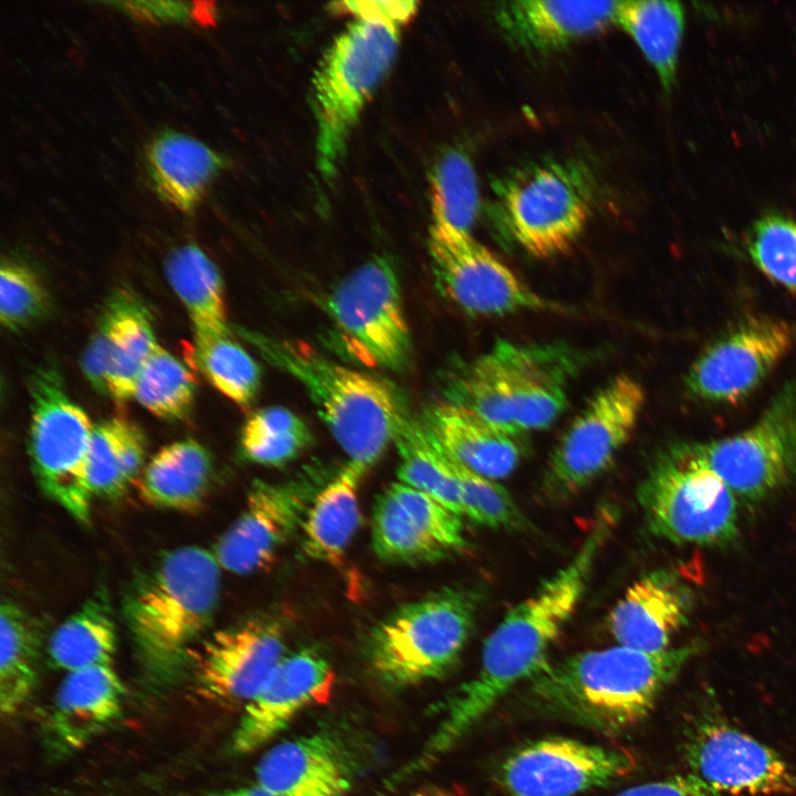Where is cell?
<instances>
[{"mask_svg":"<svg viewBox=\"0 0 796 796\" xmlns=\"http://www.w3.org/2000/svg\"><path fill=\"white\" fill-rule=\"evenodd\" d=\"M610 522L603 514L570 563L512 608L489 636L478 673L439 708L441 719L415 760L419 768L447 754L513 687L548 663V651L582 599Z\"/></svg>","mask_w":796,"mask_h":796,"instance_id":"obj_1","label":"cell"},{"mask_svg":"<svg viewBox=\"0 0 796 796\" xmlns=\"http://www.w3.org/2000/svg\"><path fill=\"white\" fill-rule=\"evenodd\" d=\"M699 643L643 652L622 646L547 663L530 681L538 710L614 734L645 720L666 688L700 650Z\"/></svg>","mask_w":796,"mask_h":796,"instance_id":"obj_2","label":"cell"},{"mask_svg":"<svg viewBox=\"0 0 796 796\" xmlns=\"http://www.w3.org/2000/svg\"><path fill=\"white\" fill-rule=\"evenodd\" d=\"M221 567L211 549L172 548L127 584L122 615L138 661L159 681L176 678L217 612Z\"/></svg>","mask_w":796,"mask_h":796,"instance_id":"obj_3","label":"cell"},{"mask_svg":"<svg viewBox=\"0 0 796 796\" xmlns=\"http://www.w3.org/2000/svg\"><path fill=\"white\" fill-rule=\"evenodd\" d=\"M243 336L302 385L349 463L366 471L379 460L406 409L386 381L335 363L303 342L250 331Z\"/></svg>","mask_w":796,"mask_h":796,"instance_id":"obj_4","label":"cell"},{"mask_svg":"<svg viewBox=\"0 0 796 796\" xmlns=\"http://www.w3.org/2000/svg\"><path fill=\"white\" fill-rule=\"evenodd\" d=\"M492 190L490 214L498 229L541 259L568 250L591 214L593 179L576 160L524 164L498 177Z\"/></svg>","mask_w":796,"mask_h":796,"instance_id":"obj_5","label":"cell"},{"mask_svg":"<svg viewBox=\"0 0 796 796\" xmlns=\"http://www.w3.org/2000/svg\"><path fill=\"white\" fill-rule=\"evenodd\" d=\"M476 604L475 594L447 588L390 612L367 638L366 657L375 677L390 689L443 677L468 641Z\"/></svg>","mask_w":796,"mask_h":796,"instance_id":"obj_6","label":"cell"},{"mask_svg":"<svg viewBox=\"0 0 796 796\" xmlns=\"http://www.w3.org/2000/svg\"><path fill=\"white\" fill-rule=\"evenodd\" d=\"M650 531L671 543L724 546L739 535V499L691 443L664 450L637 491Z\"/></svg>","mask_w":796,"mask_h":796,"instance_id":"obj_7","label":"cell"},{"mask_svg":"<svg viewBox=\"0 0 796 796\" xmlns=\"http://www.w3.org/2000/svg\"><path fill=\"white\" fill-rule=\"evenodd\" d=\"M398 27L357 20L328 48L313 78L317 163L335 176L349 134L397 54Z\"/></svg>","mask_w":796,"mask_h":796,"instance_id":"obj_8","label":"cell"},{"mask_svg":"<svg viewBox=\"0 0 796 796\" xmlns=\"http://www.w3.org/2000/svg\"><path fill=\"white\" fill-rule=\"evenodd\" d=\"M29 391V454L35 479L48 498L81 524H88L93 498L85 469L94 425L67 396L53 365L32 374Z\"/></svg>","mask_w":796,"mask_h":796,"instance_id":"obj_9","label":"cell"},{"mask_svg":"<svg viewBox=\"0 0 796 796\" xmlns=\"http://www.w3.org/2000/svg\"><path fill=\"white\" fill-rule=\"evenodd\" d=\"M682 756L691 774L723 795L796 796V769L730 723L714 699H704L685 724Z\"/></svg>","mask_w":796,"mask_h":796,"instance_id":"obj_10","label":"cell"},{"mask_svg":"<svg viewBox=\"0 0 796 796\" xmlns=\"http://www.w3.org/2000/svg\"><path fill=\"white\" fill-rule=\"evenodd\" d=\"M691 444L739 501L755 504L775 495L796 479V380L785 383L748 428Z\"/></svg>","mask_w":796,"mask_h":796,"instance_id":"obj_11","label":"cell"},{"mask_svg":"<svg viewBox=\"0 0 796 796\" xmlns=\"http://www.w3.org/2000/svg\"><path fill=\"white\" fill-rule=\"evenodd\" d=\"M328 312L356 359L395 371L407 367L411 336L398 275L387 258H374L345 276L328 297Z\"/></svg>","mask_w":796,"mask_h":796,"instance_id":"obj_12","label":"cell"},{"mask_svg":"<svg viewBox=\"0 0 796 796\" xmlns=\"http://www.w3.org/2000/svg\"><path fill=\"white\" fill-rule=\"evenodd\" d=\"M642 386L618 375L587 402L553 451L547 488L574 494L599 476L631 436L645 405Z\"/></svg>","mask_w":796,"mask_h":796,"instance_id":"obj_13","label":"cell"},{"mask_svg":"<svg viewBox=\"0 0 796 796\" xmlns=\"http://www.w3.org/2000/svg\"><path fill=\"white\" fill-rule=\"evenodd\" d=\"M795 342L796 328L784 320L740 321L698 355L685 374V387L702 401L735 404L767 378Z\"/></svg>","mask_w":796,"mask_h":796,"instance_id":"obj_14","label":"cell"},{"mask_svg":"<svg viewBox=\"0 0 796 796\" xmlns=\"http://www.w3.org/2000/svg\"><path fill=\"white\" fill-rule=\"evenodd\" d=\"M428 250L441 290L467 313L503 316L556 307L471 233L432 226Z\"/></svg>","mask_w":796,"mask_h":796,"instance_id":"obj_15","label":"cell"},{"mask_svg":"<svg viewBox=\"0 0 796 796\" xmlns=\"http://www.w3.org/2000/svg\"><path fill=\"white\" fill-rule=\"evenodd\" d=\"M635 768L636 758L625 748L551 736L510 754L498 779L510 796H574L611 784Z\"/></svg>","mask_w":796,"mask_h":796,"instance_id":"obj_16","label":"cell"},{"mask_svg":"<svg viewBox=\"0 0 796 796\" xmlns=\"http://www.w3.org/2000/svg\"><path fill=\"white\" fill-rule=\"evenodd\" d=\"M320 485L311 473L280 483L255 480L243 511L211 549L221 569L247 575L271 565L302 527Z\"/></svg>","mask_w":796,"mask_h":796,"instance_id":"obj_17","label":"cell"},{"mask_svg":"<svg viewBox=\"0 0 796 796\" xmlns=\"http://www.w3.org/2000/svg\"><path fill=\"white\" fill-rule=\"evenodd\" d=\"M285 656V628L259 617L207 636L192 661L198 692L222 706H243Z\"/></svg>","mask_w":796,"mask_h":796,"instance_id":"obj_18","label":"cell"},{"mask_svg":"<svg viewBox=\"0 0 796 796\" xmlns=\"http://www.w3.org/2000/svg\"><path fill=\"white\" fill-rule=\"evenodd\" d=\"M461 517L430 495L392 483L373 509L374 552L384 562L407 565L450 557L467 546Z\"/></svg>","mask_w":796,"mask_h":796,"instance_id":"obj_19","label":"cell"},{"mask_svg":"<svg viewBox=\"0 0 796 796\" xmlns=\"http://www.w3.org/2000/svg\"><path fill=\"white\" fill-rule=\"evenodd\" d=\"M335 672L317 650L302 648L285 654L258 693L244 705L231 747L249 754L269 743L303 710L332 695Z\"/></svg>","mask_w":796,"mask_h":796,"instance_id":"obj_20","label":"cell"},{"mask_svg":"<svg viewBox=\"0 0 796 796\" xmlns=\"http://www.w3.org/2000/svg\"><path fill=\"white\" fill-rule=\"evenodd\" d=\"M520 433L551 426L567 401V386L583 358L561 344L499 341L489 350Z\"/></svg>","mask_w":796,"mask_h":796,"instance_id":"obj_21","label":"cell"},{"mask_svg":"<svg viewBox=\"0 0 796 796\" xmlns=\"http://www.w3.org/2000/svg\"><path fill=\"white\" fill-rule=\"evenodd\" d=\"M157 345L150 314L127 290L106 300L81 367L91 386L116 402L134 397L137 378Z\"/></svg>","mask_w":796,"mask_h":796,"instance_id":"obj_22","label":"cell"},{"mask_svg":"<svg viewBox=\"0 0 796 796\" xmlns=\"http://www.w3.org/2000/svg\"><path fill=\"white\" fill-rule=\"evenodd\" d=\"M691 587L671 569L653 570L635 582L612 608L609 628L618 646L660 652L690 619Z\"/></svg>","mask_w":796,"mask_h":796,"instance_id":"obj_23","label":"cell"},{"mask_svg":"<svg viewBox=\"0 0 796 796\" xmlns=\"http://www.w3.org/2000/svg\"><path fill=\"white\" fill-rule=\"evenodd\" d=\"M255 778L273 796H346L353 771L341 742L315 733L271 747L260 758Z\"/></svg>","mask_w":796,"mask_h":796,"instance_id":"obj_24","label":"cell"},{"mask_svg":"<svg viewBox=\"0 0 796 796\" xmlns=\"http://www.w3.org/2000/svg\"><path fill=\"white\" fill-rule=\"evenodd\" d=\"M618 1H504L494 18L505 38L532 52H549L616 21Z\"/></svg>","mask_w":796,"mask_h":796,"instance_id":"obj_25","label":"cell"},{"mask_svg":"<svg viewBox=\"0 0 796 796\" xmlns=\"http://www.w3.org/2000/svg\"><path fill=\"white\" fill-rule=\"evenodd\" d=\"M125 687L113 664L67 672L57 688L51 731L65 750H77L121 715Z\"/></svg>","mask_w":796,"mask_h":796,"instance_id":"obj_26","label":"cell"},{"mask_svg":"<svg viewBox=\"0 0 796 796\" xmlns=\"http://www.w3.org/2000/svg\"><path fill=\"white\" fill-rule=\"evenodd\" d=\"M421 419L450 455L486 479L505 478L519 464L516 436L469 409L443 400L427 408Z\"/></svg>","mask_w":796,"mask_h":796,"instance_id":"obj_27","label":"cell"},{"mask_svg":"<svg viewBox=\"0 0 796 796\" xmlns=\"http://www.w3.org/2000/svg\"><path fill=\"white\" fill-rule=\"evenodd\" d=\"M145 164L159 197L190 212L221 169L222 159L196 138L166 130L146 147Z\"/></svg>","mask_w":796,"mask_h":796,"instance_id":"obj_28","label":"cell"},{"mask_svg":"<svg viewBox=\"0 0 796 796\" xmlns=\"http://www.w3.org/2000/svg\"><path fill=\"white\" fill-rule=\"evenodd\" d=\"M212 476L208 450L193 439L163 447L136 481L139 498L148 505L192 512L203 503Z\"/></svg>","mask_w":796,"mask_h":796,"instance_id":"obj_29","label":"cell"},{"mask_svg":"<svg viewBox=\"0 0 796 796\" xmlns=\"http://www.w3.org/2000/svg\"><path fill=\"white\" fill-rule=\"evenodd\" d=\"M365 470L347 463L315 495L302 524V551L311 559L343 558L360 523L358 486Z\"/></svg>","mask_w":796,"mask_h":796,"instance_id":"obj_30","label":"cell"},{"mask_svg":"<svg viewBox=\"0 0 796 796\" xmlns=\"http://www.w3.org/2000/svg\"><path fill=\"white\" fill-rule=\"evenodd\" d=\"M117 646L111 599L98 588L61 622L48 642L51 666L66 672L113 664Z\"/></svg>","mask_w":796,"mask_h":796,"instance_id":"obj_31","label":"cell"},{"mask_svg":"<svg viewBox=\"0 0 796 796\" xmlns=\"http://www.w3.org/2000/svg\"><path fill=\"white\" fill-rule=\"evenodd\" d=\"M165 272L192 322L195 339L230 334L222 280L205 252L181 245L168 255Z\"/></svg>","mask_w":796,"mask_h":796,"instance_id":"obj_32","label":"cell"},{"mask_svg":"<svg viewBox=\"0 0 796 796\" xmlns=\"http://www.w3.org/2000/svg\"><path fill=\"white\" fill-rule=\"evenodd\" d=\"M392 442L400 459L398 482L430 495L464 516L448 452L422 419L405 409Z\"/></svg>","mask_w":796,"mask_h":796,"instance_id":"obj_33","label":"cell"},{"mask_svg":"<svg viewBox=\"0 0 796 796\" xmlns=\"http://www.w3.org/2000/svg\"><path fill=\"white\" fill-rule=\"evenodd\" d=\"M616 21L633 39L666 91L675 82L685 15L677 1H619Z\"/></svg>","mask_w":796,"mask_h":796,"instance_id":"obj_34","label":"cell"},{"mask_svg":"<svg viewBox=\"0 0 796 796\" xmlns=\"http://www.w3.org/2000/svg\"><path fill=\"white\" fill-rule=\"evenodd\" d=\"M41 631L35 619L19 605L0 607V710L14 714L31 695L38 675Z\"/></svg>","mask_w":796,"mask_h":796,"instance_id":"obj_35","label":"cell"},{"mask_svg":"<svg viewBox=\"0 0 796 796\" xmlns=\"http://www.w3.org/2000/svg\"><path fill=\"white\" fill-rule=\"evenodd\" d=\"M433 224L471 233L480 208L474 167L465 153L451 148L438 159L431 176Z\"/></svg>","mask_w":796,"mask_h":796,"instance_id":"obj_36","label":"cell"},{"mask_svg":"<svg viewBox=\"0 0 796 796\" xmlns=\"http://www.w3.org/2000/svg\"><path fill=\"white\" fill-rule=\"evenodd\" d=\"M196 389L192 371L157 344L137 378L133 398L158 418L179 420L189 413Z\"/></svg>","mask_w":796,"mask_h":796,"instance_id":"obj_37","label":"cell"},{"mask_svg":"<svg viewBox=\"0 0 796 796\" xmlns=\"http://www.w3.org/2000/svg\"><path fill=\"white\" fill-rule=\"evenodd\" d=\"M240 442L250 461L277 467L295 459L310 444L311 431L293 411L272 406L248 418Z\"/></svg>","mask_w":796,"mask_h":796,"instance_id":"obj_38","label":"cell"},{"mask_svg":"<svg viewBox=\"0 0 796 796\" xmlns=\"http://www.w3.org/2000/svg\"><path fill=\"white\" fill-rule=\"evenodd\" d=\"M195 356L216 389L241 407L251 405L260 388V368L230 334L195 339Z\"/></svg>","mask_w":796,"mask_h":796,"instance_id":"obj_39","label":"cell"},{"mask_svg":"<svg viewBox=\"0 0 796 796\" xmlns=\"http://www.w3.org/2000/svg\"><path fill=\"white\" fill-rule=\"evenodd\" d=\"M745 247L754 265L773 282L796 293V221L777 214L756 220Z\"/></svg>","mask_w":796,"mask_h":796,"instance_id":"obj_40","label":"cell"},{"mask_svg":"<svg viewBox=\"0 0 796 796\" xmlns=\"http://www.w3.org/2000/svg\"><path fill=\"white\" fill-rule=\"evenodd\" d=\"M448 455L464 516L495 528L521 530L526 525L524 515L505 489Z\"/></svg>","mask_w":796,"mask_h":796,"instance_id":"obj_41","label":"cell"},{"mask_svg":"<svg viewBox=\"0 0 796 796\" xmlns=\"http://www.w3.org/2000/svg\"><path fill=\"white\" fill-rule=\"evenodd\" d=\"M50 308L49 293L39 275L28 265L8 260L0 270V321L18 332L42 318Z\"/></svg>","mask_w":796,"mask_h":796,"instance_id":"obj_42","label":"cell"},{"mask_svg":"<svg viewBox=\"0 0 796 796\" xmlns=\"http://www.w3.org/2000/svg\"><path fill=\"white\" fill-rule=\"evenodd\" d=\"M85 474L92 498L117 499L128 489L121 467L115 418L94 426Z\"/></svg>","mask_w":796,"mask_h":796,"instance_id":"obj_43","label":"cell"},{"mask_svg":"<svg viewBox=\"0 0 796 796\" xmlns=\"http://www.w3.org/2000/svg\"><path fill=\"white\" fill-rule=\"evenodd\" d=\"M331 10L347 13L364 21H376L395 27L409 21L417 11L415 1H341L331 4Z\"/></svg>","mask_w":796,"mask_h":796,"instance_id":"obj_44","label":"cell"},{"mask_svg":"<svg viewBox=\"0 0 796 796\" xmlns=\"http://www.w3.org/2000/svg\"><path fill=\"white\" fill-rule=\"evenodd\" d=\"M118 450L124 479L128 486L136 483L145 468L146 440L139 427L116 417Z\"/></svg>","mask_w":796,"mask_h":796,"instance_id":"obj_45","label":"cell"},{"mask_svg":"<svg viewBox=\"0 0 796 796\" xmlns=\"http://www.w3.org/2000/svg\"><path fill=\"white\" fill-rule=\"evenodd\" d=\"M614 796H726L688 773L632 786Z\"/></svg>","mask_w":796,"mask_h":796,"instance_id":"obj_46","label":"cell"},{"mask_svg":"<svg viewBox=\"0 0 796 796\" xmlns=\"http://www.w3.org/2000/svg\"><path fill=\"white\" fill-rule=\"evenodd\" d=\"M198 2L191 3L185 2H127L123 3L132 14L148 20H184L188 18H196L201 22L211 23L214 18V9L212 4L206 8L209 3L202 2L200 8H196Z\"/></svg>","mask_w":796,"mask_h":796,"instance_id":"obj_47","label":"cell"},{"mask_svg":"<svg viewBox=\"0 0 796 796\" xmlns=\"http://www.w3.org/2000/svg\"><path fill=\"white\" fill-rule=\"evenodd\" d=\"M210 796H273L259 785L248 786V787H240V788H233V789H226L222 792H217L211 794Z\"/></svg>","mask_w":796,"mask_h":796,"instance_id":"obj_48","label":"cell"},{"mask_svg":"<svg viewBox=\"0 0 796 796\" xmlns=\"http://www.w3.org/2000/svg\"><path fill=\"white\" fill-rule=\"evenodd\" d=\"M410 796H463V795H460L459 793H457L450 788H446V787H441V786H425V787H421V788L417 789L416 792H413Z\"/></svg>","mask_w":796,"mask_h":796,"instance_id":"obj_49","label":"cell"}]
</instances>
